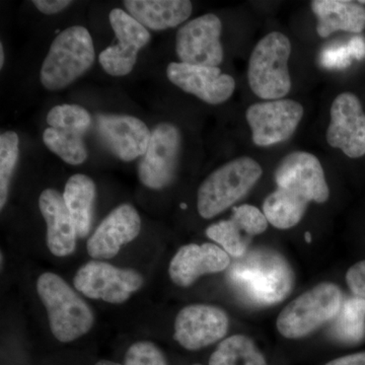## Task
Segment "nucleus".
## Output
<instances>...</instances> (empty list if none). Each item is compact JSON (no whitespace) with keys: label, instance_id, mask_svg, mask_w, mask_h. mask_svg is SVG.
Returning <instances> with one entry per match:
<instances>
[{"label":"nucleus","instance_id":"obj_1","mask_svg":"<svg viewBox=\"0 0 365 365\" xmlns=\"http://www.w3.org/2000/svg\"><path fill=\"white\" fill-rule=\"evenodd\" d=\"M230 267V283L249 304L269 307L283 302L294 287V272L284 257L269 249L247 252Z\"/></svg>","mask_w":365,"mask_h":365},{"label":"nucleus","instance_id":"obj_2","mask_svg":"<svg viewBox=\"0 0 365 365\" xmlns=\"http://www.w3.org/2000/svg\"><path fill=\"white\" fill-rule=\"evenodd\" d=\"M37 292L57 340L69 343L90 332L95 321L93 311L59 275L43 273L37 281Z\"/></svg>","mask_w":365,"mask_h":365},{"label":"nucleus","instance_id":"obj_3","mask_svg":"<svg viewBox=\"0 0 365 365\" xmlns=\"http://www.w3.org/2000/svg\"><path fill=\"white\" fill-rule=\"evenodd\" d=\"M96 52L88 29L71 26L53 41L41 68V83L49 91H59L73 83L95 62Z\"/></svg>","mask_w":365,"mask_h":365},{"label":"nucleus","instance_id":"obj_4","mask_svg":"<svg viewBox=\"0 0 365 365\" xmlns=\"http://www.w3.org/2000/svg\"><path fill=\"white\" fill-rule=\"evenodd\" d=\"M262 174L261 165L248 157L235 158L218 168L199 187V215L210 220L232 207L254 188Z\"/></svg>","mask_w":365,"mask_h":365},{"label":"nucleus","instance_id":"obj_5","mask_svg":"<svg viewBox=\"0 0 365 365\" xmlns=\"http://www.w3.org/2000/svg\"><path fill=\"white\" fill-rule=\"evenodd\" d=\"M342 304V292L337 285L319 283L281 311L276 322L278 332L287 339L306 338L332 322Z\"/></svg>","mask_w":365,"mask_h":365},{"label":"nucleus","instance_id":"obj_6","mask_svg":"<svg viewBox=\"0 0 365 365\" xmlns=\"http://www.w3.org/2000/svg\"><path fill=\"white\" fill-rule=\"evenodd\" d=\"M292 44L279 32L268 34L255 46L250 57L248 79L257 97L267 101L281 100L289 93L292 81L288 60Z\"/></svg>","mask_w":365,"mask_h":365},{"label":"nucleus","instance_id":"obj_7","mask_svg":"<svg viewBox=\"0 0 365 365\" xmlns=\"http://www.w3.org/2000/svg\"><path fill=\"white\" fill-rule=\"evenodd\" d=\"M47 123L49 127L43 133L45 145L69 165L85 163L88 150L83 136L91 124L90 113L78 105H59L48 113Z\"/></svg>","mask_w":365,"mask_h":365},{"label":"nucleus","instance_id":"obj_8","mask_svg":"<svg viewBox=\"0 0 365 365\" xmlns=\"http://www.w3.org/2000/svg\"><path fill=\"white\" fill-rule=\"evenodd\" d=\"M78 292L93 299L123 304L143 285L141 274L133 269L115 267L102 261H91L79 268L73 279Z\"/></svg>","mask_w":365,"mask_h":365},{"label":"nucleus","instance_id":"obj_9","mask_svg":"<svg viewBox=\"0 0 365 365\" xmlns=\"http://www.w3.org/2000/svg\"><path fill=\"white\" fill-rule=\"evenodd\" d=\"M181 133L175 125L162 123L151 132L148 150L139 163L138 176L144 186L163 189L175 179L181 151Z\"/></svg>","mask_w":365,"mask_h":365},{"label":"nucleus","instance_id":"obj_10","mask_svg":"<svg viewBox=\"0 0 365 365\" xmlns=\"http://www.w3.org/2000/svg\"><path fill=\"white\" fill-rule=\"evenodd\" d=\"M304 116V107L294 100H276L257 103L247 110L256 145L270 146L284 143L297 130Z\"/></svg>","mask_w":365,"mask_h":365},{"label":"nucleus","instance_id":"obj_11","mask_svg":"<svg viewBox=\"0 0 365 365\" xmlns=\"http://www.w3.org/2000/svg\"><path fill=\"white\" fill-rule=\"evenodd\" d=\"M222 21L213 14L188 21L178 31L176 51L182 63L218 67L223 60Z\"/></svg>","mask_w":365,"mask_h":365},{"label":"nucleus","instance_id":"obj_12","mask_svg":"<svg viewBox=\"0 0 365 365\" xmlns=\"http://www.w3.org/2000/svg\"><path fill=\"white\" fill-rule=\"evenodd\" d=\"M109 20L118 44L101 52L98 61L110 76H125L135 66L138 52L150 42V34L133 16L120 9H113Z\"/></svg>","mask_w":365,"mask_h":365},{"label":"nucleus","instance_id":"obj_13","mask_svg":"<svg viewBox=\"0 0 365 365\" xmlns=\"http://www.w3.org/2000/svg\"><path fill=\"white\" fill-rule=\"evenodd\" d=\"M228 327L227 314L220 307L190 304L177 314L174 338L184 349L198 351L225 338Z\"/></svg>","mask_w":365,"mask_h":365},{"label":"nucleus","instance_id":"obj_14","mask_svg":"<svg viewBox=\"0 0 365 365\" xmlns=\"http://www.w3.org/2000/svg\"><path fill=\"white\" fill-rule=\"evenodd\" d=\"M278 188L287 190L309 202L325 203L330 196L325 173L319 158L304 151L287 155L275 170Z\"/></svg>","mask_w":365,"mask_h":365},{"label":"nucleus","instance_id":"obj_15","mask_svg":"<svg viewBox=\"0 0 365 365\" xmlns=\"http://www.w3.org/2000/svg\"><path fill=\"white\" fill-rule=\"evenodd\" d=\"M327 141L350 158L365 155V114L359 98L352 93H340L331 107Z\"/></svg>","mask_w":365,"mask_h":365},{"label":"nucleus","instance_id":"obj_16","mask_svg":"<svg viewBox=\"0 0 365 365\" xmlns=\"http://www.w3.org/2000/svg\"><path fill=\"white\" fill-rule=\"evenodd\" d=\"M167 76L170 83L182 91L210 105L227 102L235 88V79L228 74H222L218 67L172 62L168 66Z\"/></svg>","mask_w":365,"mask_h":365},{"label":"nucleus","instance_id":"obj_17","mask_svg":"<svg viewBox=\"0 0 365 365\" xmlns=\"http://www.w3.org/2000/svg\"><path fill=\"white\" fill-rule=\"evenodd\" d=\"M97 129L105 145L124 162L143 157L148 150L151 133L138 118L128 115H98Z\"/></svg>","mask_w":365,"mask_h":365},{"label":"nucleus","instance_id":"obj_18","mask_svg":"<svg viewBox=\"0 0 365 365\" xmlns=\"http://www.w3.org/2000/svg\"><path fill=\"white\" fill-rule=\"evenodd\" d=\"M141 230V220L129 204L118 206L98 225L88 241L86 249L93 259H112L121 247L135 240Z\"/></svg>","mask_w":365,"mask_h":365},{"label":"nucleus","instance_id":"obj_19","mask_svg":"<svg viewBox=\"0 0 365 365\" xmlns=\"http://www.w3.org/2000/svg\"><path fill=\"white\" fill-rule=\"evenodd\" d=\"M230 255L210 242L182 247L170 264V279L180 287H189L201 276L220 273L230 267Z\"/></svg>","mask_w":365,"mask_h":365},{"label":"nucleus","instance_id":"obj_20","mask_svg":"<svg viewBox=\"0 0 365 365\" xmlns=\"http://www.w3.org/2000/svg\"><path fill=\"white\" fill-rule=\"evenodd\" d=\"M39 207L47 225V246L56 257L73 253L76 246V225L63 195L54 189H46L41 193Z\"/></svg>","mask_w":365,"mask_h":365},{"label":"nucleus","instance_id":"obj_21","mask_svg":"<svg viewBox=\"0 0 365 365\" xmlns=\"http://www.w3.org/2000/svg\"><path fill=\"white\" fill-rule=\"evenodd\" d=\"M124 6L141 25L153 31L176 28L193 11L188 0H126Z\"/></svg>","mask_w":365,"mask_h":365},{"label":"nucleus","instance_id":"obj_22","mask_svg":"<svg viewBox=\"0 0 365 365\" xmlns=\"http://www.w3.org/2000/svg\"><path fill=\"white\" fill-rule=\"evenodd\" d=\"M312 9L318 18L317 32L327 38L338 31L359 34L365 29V7L359 1L314 0Z\"/></svg>","mask_w":365,"mask_h":365},{"label":"nucleus","instance_id":"obj_23","mask_svg":"<svg viewBox=\"0 0 365 365\" xmlns=\"http://www.w3.org/2000/svg\"><path fill=\"white\" fill-rule=\"evenodd\" d=\"M63 198L76 225L78 237H86L90 234L93 220L96 199L95 182L86 175H73L66 182Z\"/></svg>","mask_w":365,"mask_h":365},{"label":"nucleus","instance_id":"obj_24","mask_svg":"<svg viewBox=\"0 0 365 365\" xmlns=\"http://www.w3.org/2000/svg\"><path fill=\"white\" fill-rule=\"evenodd\" d=\"M309 201L287 190L278 188L264 200L263 213L268 222L278 230H289L299 225Z\"/></svg>","mask_w":365,"mask_h":365},{"label":"nucleus","instance_id":"obj_25","mask_svg":"<svg viewBox=\"0 0 365 365\" xmlns=\"http://www.w3.org/2000/svg\"><path fill=\"white\" fill-rule=\"evenodd\" d=\"M208 365H269L265 355L248 336L234 335L220 343Z\"/></svg>","mask_w":365,"mask_h":365},{"label":"nucleus","instance_id":"obj_26","mask_svg":"<svg viewBox=\"0 0 365 365\" xmlns=\"http://www.w3.org/2000/svg\"><path fill=\"white\" fill-rule=\"evenodd\" d=\"M331 335L344 344H355L365 336V299L343 300L339 313L333 319Z\"/></svg>","mask_w":365,"mask_h":365},{"label":"nucleus","instance_id":"obj_27","mask_svg":"<svg viewBox=\"0 0 365 365\" xmlns=\"http://www.w3.org/2000/svg\"><path fill=\"white\" fill-rule=\"evenodd\" d=\"M209 239L217 242L230 256L241 258L248 252L251 237L230 217L215 223L206 230Z\"/></svg>","mask_w":365,"mask_h":365},{"label":"nucleus","instance_id":"obj_28","mask_svg":"<svg viewBox=\"0 0 365 365\" xmlns=\"http://www.w3.org/2000/svg\"><path fill=\"white\" fill-rule=\"evenodd\" d=\"M20 139L14 131H7L0 135V209H4L9 197V185L19 155Z\"/></svg>","mask_w":365,"mask_h":365},{"label":"nucleus","instance_id":"obj_29","mask_svg":"<svg viewBox=\"0 0 365 365\" xmlns=\"http://www.w3.org/2000/svg\"><path fill=\"white\" fill-rule=\"evenodd\" d=\"M365 57V39L361 36L353 37L347 44L331 45L319 55V64L327 69H346L354 60Z\"/></svg>","mask_w":365,"mask_h":365},{"label":"nucleus","instance_id":"obj_30","mask_svg":"<svg viewBox=\"0 0 365 365\" xmlns=\"http://www.w3.org/2000/svg\"><path fill=\"white\" fill-rule=\"evenodd\" d=\"M232 220L250 237L263 234L268 227V220L260 209L249 204L237 206L232 210Z\"/></svg>","mask_w":365,"mask_h":365},{"label":"nucleus","instance_id":"obj_31","mask_svg":"<svg viewBox=\"0 0 365 365\" xmlns=\"http://www.w3.org/2000/svg\"><path fill=\"white\" fill-rule=\"evenodd\" d=\"M124 365H169L162 350L150 341L134 343L125 354Z\"/></svg>","mask_w":365,"mask_h":365},{"label":"nucleus","instance_id":"obj_32","mask_svg":"<svg viewBox=\"0 0 365 365\" xmlns=\"http://www.w3.org/2000/svg\"><path fill=\"white\" fill-rule=\"evenodd\" d=\"M346 282L355 297L365 299V260L360 261L348 269Z\"/></svg>","mask_w":365,"mask_h":365},{"label":"nucleus","instance_id":"obj_33","mask_svg":"<svg viewBox=\"0 0 365 365\" xmlns=\"http://www.w3.org/2000/svg\"><path fill=\"white\" fill-rule=\"evenodd\" d=\"M33 4L42 14H55L71 6L72 1H68V0H34Z\"/></svg>","mask_w":365,"mask_h":365},{"label":"nucleus","instance_id":"obj_34","mask_svg":"<svg viewBox=\"0 0 365 365\" xmlns=\"http://www.w3.org/2000/svg\"><path fill=\"white\" fill-rule=\"evenodd\" d=\"M324 365H365V352L352 353L337 357Z\"/></svg>","mask_w":365,"mask_h":365},{"label":"nucleus","instance_id":"obj_35","mask_svg":"<svg viewBox=\"0 0 365 365\" xmlns=\"http://www.w3.org/2000/svg\"><path fill=\"white\" fill-rule=\"evenodd\" d=\"M95 365H123L117 364V362L111 361V360H100V361H98L97 364Z\"/></svg>","mask_w":365,"mask_h":365},{"label":"nucleus","instance_id":"obj_36","mask_svg":"<svg viewBox=\"0 0 365 365\" xmlns=\"http://www.w3.org/2000/svg\"><path fill=\"white\" fill-rule=\"evenodd\" d=\"M4 45L0 44V67L4 66Z\"/></svg>","mask_w":365,"mask_h":365},{"label":"nucleus","instance_id":"obj_37","mask_svg":"<svg viewBox=\"0 0 365 365\" xmlns=\"http://www.w3.org/2000/svg\"><path fill=\"white\" fill-rule=\"evenodd\" d=\"M306 239L307 242H311V235H309V232H307Z\"/></svg>","mask_w":365,"mask_h":365},{"label":"nucleus","instance_id":"obj_38","mask_svg":"<svg viewBox=\"0 0 365 365\" xmlns=\"http://www.w3.org/2000/svg\"><path fill=\"white\" fill-rule=\"evenodd\" d=\"M359 4H361V6H364V4H365V1L364 0H360V1H359Z\"/></svg>","mask_w":365,"mask_h":365},{"label":"nucleus","instance_id":"obj_39","mask_svg":"<svg viewBox=\"0 0 365 365\" xmlns=\"http://www.w3.org/2000/svg\"><path fill=\"white\" fill-rule=\"evenodd\" d=\"M193 365H202V364H193Z\"/></svg>","mask_w":365,"mask_h":365}]
</instances>
